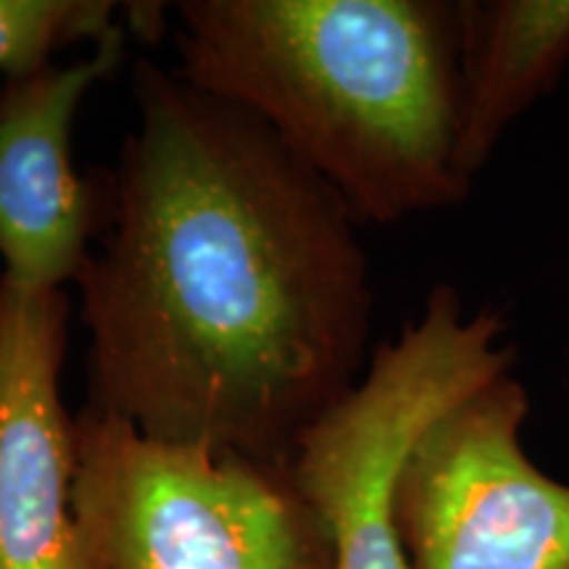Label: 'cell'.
<instances>
[{
  "label": "cell",
  "instance_id": "cell-2",
  "mask_svg": "<svg viewBox=\"0 0 569 569\" xmlns=\"http://www.w3.org/2000/svg\"><path fill=\"white\" fill-rule=\"evenodd\" d=\"M172 9L177 74L264 122L359 224H398L469 196L457 3L182 0Z\"/></svg>",
  "mask_w": 569,
  "mask_h": 569
},
{
  "label": "cell",
  "instance_id": "cell-1",
  "mask_svg": "<svg viewBox=\"0 0 569 569\" xmlns=\"http://www.w3.org/2000/svg\"><path fill=\"white\" fill-rule=\"evenodd\" d=\"M111 217L77 282L88 407L177 443L290 461L367 372L356 217L264 122L140 59Z\"/></svg>",
  "mask_w": 569,
  "mask_h": 569
},
{
  "label": "cell",
  "instance_id": "cell-3",
  "mask_svg": "<svg viewBox=\"0 0 569 569\" xmlns=\"http://www.w3.org/2000/svg\"><path fill=\"white\" fill-rule=\"evenodd\" d=\"M74 453L84 569H336L290 461L151 438L92 407Z\"/></svg>",
  "mask_w": 569,
  "mask_h": 569
},
{
  "label": "cell",
  "instance_id": "cell-4",
  "mask_svg": "<svg viewBox=\"0 0 569 569\" xmlns=\"http://www.w3.org/2000/svg\"><path fill=\"white\" fill-rule=\"evenodd\" d=\"M507 322L490 306L465 309L436 284L422 315L372 351L338 407L298 438L290 472L336 546V569H407L393 522V486L411 443L432 419L515 367Z\"/></svg>",
  "mask_w": 569,
  "mask_h": 569
},
{
  "label": "cell",
  "instance_id": "cell-8",
  "mask_svg": "<svg viewBox=\"0 0 569 569\" xmlns=\"http://www.w3.org/2000/svg\"><path fill=\"white\" fill-rule=\"evenodd\" d=\"M459 163L469 182L569 63V0H461Z\"/></svg>",
  "mask_w": 569,
  "mask_h": 569
},
{
  "label": "cell",
  "instance_id": "cell-5",
  "mask_svg": "<svg viewBox=\"0 0 569 569\" xmlns=\"http://www.w3.org/2000/svg\"><path fill=\"white\" fill-rule=\"evenodd\" d=\"M528 415L509 372L419 432L393 486L407 569H569V486L525 451Z\"/></svg>",
  "mask_w": 569,
  "mask_h": 569
},
{
  "label": "cell",
  "instance_id": "cell-9",
  "mask_svg": "<svg viewBox=\"0 0 569 569\" xmlns=\"http://www.w3.org/2000/svg\"><path fill=\"white\" fill-rule=\"evenodd\" d=\"M117 0H0V71L6 80L53 67V53L103 40L130 19Z\"/></svg>",
  "mask_w": 569,
  "mask_h": 569
},
{
  "label": "cell",
  "instance_id": "cell-6",
  "mask_svg": "<svg viewBox=\"0 0 569 569\" xmlns=\"http://www.w3.org/2000/svg\"><path fill=\"white\" fill-rule=\"evenodd\" d=\"M127 34L130 19L84 59L0 84V259L21 288L80 282L109 224L111 177L77 172L71 130L84 96L122 69Z\"/></svg>",
  "mask_w": 569,
  "mask_h": 569
},
{
  "label": "cell",
  "instance_id": "cell-7",
  "mask_svg": "<svg viewBox=\"0 0 569 569\" xmlns=\"http://www.w3.org/2000/svg\"><path fill=\"white\" fill-rule=\"evenodd\" d=\"M71 303L0 274V569H84L74 417L61 396Z\"/></svg>",
  "mask_w": 569,
  "mask_h": 569
}]
</instances>
